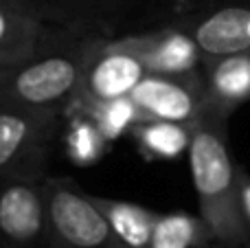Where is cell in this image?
I'll list each match as a JSON object with an SVG mask.
<instances>
[{"label":"cell","mask_w":250,"mask_h":248,"mask_svg":"<svg viewBox=\"0 0 250 248\" xmlns=\"http://www.w3.org/2000/svg\"><path fill=\"white\" fill-rule=\"evenodd\" d=\"M226 117L207 112L193 125L189 147L191 178L198 193L200 218L222 248L250 244L239 215V167L233 163L226 141Z\"/></svg>","instance_id":"cell-1"},{"label":"cell","mask_w":250,"mask_h":248,"mask_svg":"<svg viewBox=\"0 0 250 248\" xmlns=\"http://www.w3.org/2000/svg\"><path fill=\"white\" fill-rule=\"evenodd\" d=\"M90 44L64 51H38L22 64L0 68V108L64 117L79 95Z\"/></svg>","instance_id":"cell-2"},{"label":"cell","mask_w":250,"mask_h":248,"mask_svg":"<svg viewBox=\"0 0 250 248\" xmlns=\"http://www.w3.org/2000/svg\"><path fill=\"white\" fill-rule=\"evenodd\" d=\"M48 205L46 248H125L108 220L92 205L88 191L73 180H44Z\"/></svg>","instance_id":"cell-3"},{"label":"cell","mask_w":250,"mask_h":248,"mask_svg":"<svg viewBox=\"0 0 250 248\" xmlns=\"http://www.w3.org/2000/svg\"><path fill=\"white\" fill-rule=\"evenodd\" d=\"M60 114L0 108V178H44Z\"/></svg>","instance_id":"cell-4"},{"label":"cell","mask_w":250,"mask_h":248,"mask_svg":"<svg viewBox=\"0 0 250 248\" xmlns=\"http://www.w3.org/2000/svg\"><path fill=\"white\" fill-rule=\"evenodd\" d=\"M44 178H0V248H46Z\"/></svg>","instance_id":"cell-5"},{"label":"cell","mask_w":250,"mask_h":248,"mask_svg":"<svg viewBox=\"0 0 250 248\" xmlns=\"http://www.w3.org/2000/svg\"><path fill=\"white\" fill-rule=\"evenodd\" d=\"M114 46L134 55L149 75L198 77L207 55L187 29H160L151 33L125 35L112 40Z\"/></svg>","instance_id":"cell-6"},{"label":"cell","mask_w":250,"mask_h":248,"mask_svg":"<svg viewBox=\"0 0 250 248\" xmlns=\"http://www.w3.org/2000/svg\"><path fill=\"white\" fill-rule=\"evenodd\" d=\"M141 62L127 51L114 46L112 40H92L82 75L77 103H97L129 97L147 77Z\"/></svg>","instance_id":"cell-7"},{"label":"cell","mask_w":250,"mask_h":248,"mask_svg":"<svg viewBox=\"0 0 250 248\" xmlns=\"http://www.w3.org/2000/svg\"><path fill=\"white\" fill-rule=\"evenodd\" d=\"M129 97L141 110L143 119L195 125L207 114L202 75L198 77L147 75Z\"/></svg>","instance_id":"cell-8"},{"label":"cell","mask_w":250,"mask_h":248,"mask_svg":"<svg viewBox=\"0 0 250 248\" xmlns=\"http://www.w3.org/2000/svg\"><path fill=\"white\" fill-rule=\"evenodd\" d=\"M202 88L207 112L229 119L239 105L250 101V51L207 57Z\"/></svg>","instance_id":"cell-9"},{"label":"cell","mask_w":250,"mask_h":248,"mask_svg":"<svg viewBox=\"0 0 250 248\" xmlns=\"http://www.w3.org/2000/svg\"><path fill=\"white\" fill-rule=\"evenodd\" d=\"M207 57L250 51V7H222L187 29Z\"/></svg>","instance_id":"cell-10"},{"label":"cell","mask_w":250,"mask_h":248,"mask_svg":"<svg viewBox=\"0 0 250 248\" xmlns=\"http://www.w3.org/2000/svg\"><path fill=\"white\" fill-rule=\"evenodd\" d=\"M44 29L16 0H0V68L22 64L42 46Z\"/></svg>","instance_id":"cell-11"},{"label":"cell","mask_w":250,"mask_h":248,"mask_svg":"<svg viewBox=\"0 0 250 248\" xmlns=\"http://www.w3.org/2000/svg\"><path fill=\"white\" fill-rule=\"evenodd\" d=\"M88 196L92 205L101 211V215L108 220L114 235L123 242L125 248H149L160 211L119 198H105L99 193H88Z\"/></svg>","instance_id":"cell-12"},{"label":"cell","mask_w":250,"mask_h":248,"mask_svg":"<svg viewBox=\"0 0 250 248\" xmlns=\"http://www.w3.org/2000/svg\"><path fill=\"white\" fill-rule=\"evenodd\" d=\"M129 136L147 161H176L189 152L193 125L143 119Z\"/></svg>","instance_id":"cell-13"},{"label":"cell","mask_w":250,"mask_h":248,"mask_svg":"<svg viewBox=\"0 0 250 248\" xmlns=\"http://www.w3.org/2000/svg\"><path fill=\"white\" fill-rule=\"evenodd\" d=\"M64 152L68 161L77 167H90L99 163L108 152V141L97 127V123L82 110H68L64 114Z\"/></svg>","instance_id":"cell-14"},{"label":"cell","mask_w":250,"mask_h":248,"mask_svg":"<svg viewBox=\"0 0 250 248\" xmlns=\"http://www.w3.org/2000/svg\"><path fill=\"white\" fill-rule=\"evenodd\" d=\"M211 242V231L200 215H189L185 211H160L149 248H202Z\"/></svg>","instance_id":"cell-15"},{"label":"cell","mask_w":250,"mask_h":248,"mask_svg":"<svg viewBox=\"0 0 250 248\" xmlns=\"http://www.w3.org/2000/svg\"><path fill=\"white\" fill-rule=\"evenodd\" d=\"M68 110H82L86 112L108 143H114L125 134H132V130L143 121L141 110L132 101V97H121L112 101H97V103H77L75 101Z\"/></svg>","instance_id":"cell-16"},{"label":"cell","mask_w":250,"mask_h":248,"mask_svg":"<svg viewBox=\"0 0 250 248\" xmlns=\"http://www.w3.org/2000/svg\"><path fill=\"white\" fill-rule=\"evenodd\" d=\"M239 215H242V222L246 227L248 235H250V174L244 171L239 167Z\"/></svg>","instance_id":"cell-17"},{"label":"cell","mask_w":250,"mask_h":248,"mask_svg":"<svg viewBox=\"0 0 250 248\" xmlns=\"http://www.w3.org/2000/svg\"><path fill=\"white\" fill-rule=\"evenodd\" d=\"M235 248H250V244H246V246H235Z\"/></svg>","instance_id":"cell-18"}]
</instances>
